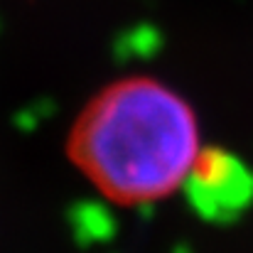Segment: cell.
Masks as SVG:
<instances>
[{"label":"cell","instance_id":"cell-1","mask_svg":"<svg viewBox=\"0 0 253 253\" xmlns=\"http://www.w3.org/2000/svg\"><path fill=\"white\" fill-rule=\"evenodd\" d=\"M199 150L189 103L148 77L106 86L77 121L72 158L108 199L148 204L187 184Z\"/></svg>","mask_w":253,"mask_h":253},{"label":"cell","instance_id":"cell-2","mask_svg":"<svg viewBox=\"0 0 253 253\" xmlns=\"http://www.w3.org/2000/svg\"><path fill=\"white\" fill-rule=\"evenodd\" d=\"M194 202L207 211H224L241 207L251 194V177L241 163L221 153H202L187 179Z\"/></svg>","mask_w":253,"mask_h":253}]
</instances>
